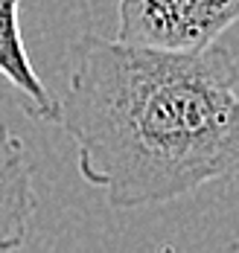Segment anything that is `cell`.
Here are the masks:
<instances>
[{
    "label": "cell",
    "mask_w": 239,
    "mask_h": 253,
    "mask_svg": "<svg viewBox=\"0 0 239 253\" xmlns=\"http://www.w3.org/2000/svg\"><path fill=\"white\" fill-rule=\"evenodd\" d=\"M35 207L29 154L21 137L0 123V253L24 248Z\"/></svg>",
    "instance_id": "3"
},
{
    "label": "cell",
    "mask_w": 239,
    "mask_h": 253,
    "mask_svg": "<svg viewBox=\"0 0 239 253\" xmlns=\"http://www.w3.org/2000/svg\"><path fill=\"white\" fill-rule=\"evenodd\" d=\"M0 76L9 82L29 120L55 123L58 99L35 73L21 35V0H0Z\"/></svg>",
    "instance_id": "4"
},
{
    "label": "cell",
    "mask_w": 239,
    "mask_h": 253,
    "mask_svg": "<svg viewBox=\"0 0 239 253\" xmlns=\"http://www.w3.org/2000/svg\"><path fill=\"white\" fill-rule=\"evenodd\" d=\"M239 24V0H117V38L158 50H204Z\"/></svg>",
    "instance_id": "2"
},
{
    "label": "cell",
    "mask_w": 239,
    "mask_h": 253,
    "mask_svg": "<svg viewBox=\"0 0 239 253\" xmlns=\"http://www.w3.org/2000/svg\"><path fill=\"white\" fill-rule=\"evenodd\" d=\"M239 64L222 44L158 50L82 35L58 99L79 175L111 207L166 204L239 172Z\"/></svg>",
    "instance_id": "1"
}]
</instances>
